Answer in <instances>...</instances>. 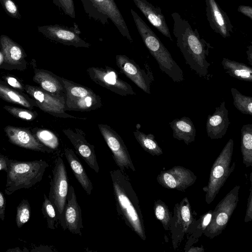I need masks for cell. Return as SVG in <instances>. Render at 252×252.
<instances>
[{
    "instance_id": "1",
    "label": "cell",
    "mask_w": 252,
    "mask_h": 252,
    "mask_svg": "<svg viewBox=\"0 0 252 252\" xmlns=\"http://www.w3.org/2000/svg\"><path fill=\"white\" fill-rule=\"evenodd\" d=\"M173 20V32L176 44L190 68L200 77L209 80L210 63L206 58L210 44L201 38L198 30L193 29L189 23L177 12L171 14Z\"/></svg>"
},
{
    "instance_id": "2",
    "label": "cell",
    "mask_w": 252,
    "mask_h": 252,
    "mask_svg": "<svg viewBox=\"0 0 252 252\" xmlns=\"http://www.w3.org/2000/svg\"><path fill=\"white\" fill-rule=\"evenodd\" d=\"M116 210L125 223L141 239L145 240L146 232L138 197L128 176L124 170H111Z\"/></svg>"
},
{
    "instance_id": "3",
    "label": "cell",
    "mask_w": 252,
    "mask_h": 252,
    "mask_svg": "<svg viewBox=\"0 0 252 252\" xmlns=\"http://www.w3.org/2000/svg\"><path fill=\"white\" fill-rule=\"evenodd\" d=\"M49 166L44 160L29 161L10 159L4 192L10 195L21 189H29L40 182Z\"/></svg>"
},
{
    "instance_id": "4",
    "label": "cell",
    "mask_w": 252,
    "mask_h": 252,
    "mask_svg": "<svg viewBox=\"0 0 252 252\" xmlns=\"http://www.w3.org/2000/svg\"><path fill=\"white\" fill-rule=\"evenodd\" d=\"M234 141L230 138L226 143L213 164L209 177L208 183L203 190L206 192L205 201L210 204L218 194L221 188L233 172L235 162L231 165Z\"/></svg>"
},
{
    "instance_id": "5",
    "label": "cell",
    "mask_w": 252,
    "mask_h": 252,
    "mask_svg": "<svg viewBox=\"0 0 252 252\" xmlns=\"http://www.w3.org/2000/svg\"><path fill=\"white\" fill-rule=\"evenodd\" d=\"M88 16L103 25L110 20L120 33L130 43L133 40L124 18L114 0H81Z\"/></svg>"
},
{
    "instance_id": "6",
    "label": "cell",
    "mask_w": 252,
    "mask_h": 252,
    "mask_svg": "<svg viewBox=\"0 0 252 252\" xmlns=\"http://www.w3.org/2000/svg\"><path fill=\"white\" fill-rule=\"evenodd\" d=\"M52 173L48 198L55 209L58 223L65 230L64 211L69 186L66 167L62 158L56 159Z\"/></svg>"
},
{
    "instance_id": "7",
    "label": "cell",
    "mask_w": 252,
    "mask_h": 252,
    "mask_svg": "<svg viewBox=\"0 0 252 252\" xmlns=\"http://www.w3.org/2000/svg\"><path fill=\"white\" fill-rule=\"evenodd\" d=\"M66 91L65 111H89L101 107V97L92 90L62 77Z\"/></svg>"
},
{
    "instance_id": "8",
    "label": "cell",
    "mask_w": 252,
    "mask_h": 252,
    "mask_svg": "<svg viewBox=\"0 0 252 252\" xmlns=\"http://www.w3.org/2000/svg\"><path fill=\"white\" fill-rule=\"evenodd\" d=\"M239 185L235 186L221 200L212 211L211 221L203 232L210 239L220 234L226 228L239 199Z\"/></svg>"
},
{
    "instance_id": "9",
    "label": "cell",
    "mask_w": 252,
    "mask_h": 252,
    "mask_svg": "<svg viewBox=\"0 0 252 252\" xmlns=\"http://www.w3.org/2000/svg\"><path fill=\"white\" fill-rule=\"evenodd\" d=\"M130 12L145 45L159 65V68H169L174 63L170 52L158 36L132 9Z\"/></svg>"
},
{
    "instance_id": "10",
    "label": "cell",
    "mask_w": 252,
    "mask_h": 252,
    "mask_svg": "<svg viewBox=\"0 0 252 252\" xmlns=\"http://www.w3.org/2000/svg\"><path fill=\"white\" fill-rule=\"evenodd\" d=\"M25 92L34 100L37 107L53 116L63 118L85 119L70 115L65 112V96L49 93L39 87L27 84Z\"/></svg>"
},
{
    "instance_id": "11",
    "label": "cell",
    "mask_w": 252,
    "mask_h": 252,
    "mask_svg": "<svg viewBox=\"0 0 252 252\" xmlns=\"http://www.w3.org/2000/svg\"><path fill=\"white\" fill-rule=\"evenodd\" d=\"M87 72L91 79L99 86L121 96L135 94L132 87L121 79L117 71L105 65L103 67H90Z\"/></svg>"
},
{
    "instance_id": "12",
    "label": "cell",
    "mask_w": 252,
    "mask_h": 252,
    "mask_svg": "<svg viewBox=\"0 0 252 252\" xmlns=\"http://www.w3.org/2000/svg\"><path fill=\"white\" fill-rule=\"evenodd\" d=\"M98 129L112 153L113 159L119 168L135 171L128 149L118 133L106 124H98Z\"/></svg>"
},
{
    "instance_id": "13",
    "label": "cell",
    "mask_w": 252,
    "mask_h": 252,
    "mask_svg": "<svg viewBox=\"0 0 252 252\" xmlns=\"http://www.w3.org/2000/svg\"><path fill=\"white\" fill-rule=\"evenodd\" d=\"M38 31L45 37L63 44L75 47L89 48L91 44L82 39L78 26L67 27L60 25L38 26Z\"/></svg>"
},
{
    "instance_id": "14",
    "label": "cell",
    "mask_w": 252,
    "mask_h": 252,
    "mask_svg": "<svg viewBox=\"0 0 252 252\" xmlns=\"http://www.w3.org/2000/svg\"><path fill=\"white\" fill-rule=\"evenodd\" d=\"M116 63L121 72L147 94H150L151 85L154 80L152 72L140 68L133 60L125 55H117Z\"/></svg>"
},
{
    "instance_id": "15",
    "label": "cell",
    "mask_w": 252,
    "mask_h": 252,
    "mask_svg": "<svg viewBox=\"0 0 252 252\" xmlns=\"http://www.w3.org/2000/svg\"><path fill=\"white\" fill-rule=\"evenodd\" d=\"M196 179L190 169L180 165L161 171L157 177V182L163 187L180 191L192 186Z\"/></svg>"
},
{
    "instance_id": "16",
    "label": "cell",
    "mask_w": 252,
    "mask_h": 252,
    "mask_svg": "<svg viewBox=\"0 0 252 252\" xmlns=\"http://www.w3.org/2000/svg\"><path fill=\"white\" fill-rule=\"evenodd\" d=\"M75 131L70 128L63 130V133L70 140L77 153L83 158L89 166L98 173L99 167L94 152V147L85 139L83 131L78 128Z\"/></svg>"
},
{
    "instance_id": "17",
    "label": "cell",
    "mask_w": 252,
    "mask_h": 252,
    "mask_svg": "<svg viewBox=\"0 0 252 252\" xmlns=\"http://www.w3.org/2000/svg\"><path fill=\"white\" fill-rule=\"evenodd\" d=\"M206 15L211 29L223 38L230 36L233 26L228 15L216 0H205Z\"/></svg>"
},
{
    "instance_id": "18",
    "label": "cell",
    "mask_w": 252,
    "mask_h": 252,
    "mask_svg": "<svg viewBox=\"0 0 252 252\" xmlns=\"http://www.w3.org/2000/svg\"><path fill=\"white\" fill-rule=\"evenodd\" d=\"M4 131L9 141L20 147L43 153L53 151L40 142L28 128L8 126L4 128Z\"/></svg>"
},
{
    "instance_id": "19",
    "label": "cell",
    "mask_w": 252,
    "mask_h": 252,
    "mask_svg": "<svg viewBox=\"0 0 252 252\" xmlns=\"http://www.w3.org/2000/svg\"><path fill=\"white\" fill-rule=\"evenodd\" d=\"M0 47L4 65L12 69H24L26 67L27 55L24 50L9 36L3 34L0 36Z\"/></svg>"
},
{
    "instance_id": "20",
    "label": "cell",
    "mask_w": 252,
    "mask_h": 252,
    "mask_svg": "<svg viewBox=\"0 0 252 252\" xmlns=\"http://www.w3.org/2000/svg\"><path fill=\"white\" fill-rule=\"evenodd\" d=\"M64 220L66 229L71 233L81 236L84 228L81 209L79 205L73 187L70 185L66 197Z\"/></svg>"
},
{
    "instance_id": "21",
    "label": "cell",
    "mask_w": 252,
    "mask_h": 252,
    "mask_svg": "<svg viewBox=\"0 0 252 252\" xmlns=\"http://www.w3.org/2000/svg\"><path fill=\"white\" fill-rule=\"evenodd\" d=\"M230 122L228 111L225 107V102L223 101L220 106L216 107L213 115H209L206 124L208 136L211 139L221 138L225 134Z\"/></svg>"
},
{
    "instance_id": "22",
    "label": "cell",
    "mask_w": 252,
    "mask_h": 252,
    "mask_svg": "<svg viewBox=\"0 0 252 252\" xmlns=\"http://www.w3.org/2000/svg\"><path fill=\"white\" fill-rule=\"evenodd\" d=\"M149 22L164 36L173 41L165 17L159 7H156L146 0H133Z\"/></svg>"
},
{
    "instance_id": "23",
    "label": "cell",
    "mask_w": 252,
    "mask_h": 252,
    "mask_svg": "<svg viewBox=\"0 0 252 252\" xmlns=\"http://www.w3.org/2000/svg\"><path fill=\"white\" fill-rule=\"evenodd\" d=\"M33 81L43 90L56 94H65L66 91L62 77L43 69L34 70Z\"/></svg>"
},
{
    "instance_id": "24",
    "label": "cell",
    "mask_w": 252,
    "mask_h": 252,
    "mask_svg": "<svg viewBox=\"0 0 252 252\" xmlns=\"http://www.w3.org/2000/svg\"><path fill=\"white\" fill-rule=\"evenodd\" d=\"M64 156L76 179L86 193L90 195L93 189V185L88 176L85 168L73 150L65 148Z\"/></svg>"
},
{
    "instance_id": "25",
    "label": "cell",
    "mask_w": 252,
    "mask_h": 252,
    "mask_svg": "<svg viewBox=\"0 0 252 252\" xmlns=\"http://www.w3.org/2000/svg\"><path fill=\"white\" fill-rule=\"evenodd\" d=\"M169 125L173 130L174 138L183 140L187 145L194 141L196 130L189 118L184 116L180 119H175Z\"/></svg>"
},
{
    "instance_id": "26",
    "label": "cell",
    "mask_w": 252,
    "mask_h": 252,
    "mask_svg": "<svg viewBox=\"0 0 252 252\" xmlns=\"http://www.w3.org/2000/svg\"><path fill=\"white\" fill-rule=\"evenodd\" d=\"M0 98L30 110L33 109L34 107H37L34 100L30 96L8 87L1 81H0Z\"/></svg>"
},
{
    "instance_id": "27",
    "label": "cell",
    "mask_w": 252,
    "mask_h": 252,
    "mask_svg": "<svg viewBox=\"0 0 252 252\" xmlns=\"http://www.w3.org/2000/svg\"><path fill=\"white\" fill-rule=\"evenodd\" d=\"M225 72L239 80L252 82V68L246 64L223 58L221 62Z\"/></svg>"
},
{
    "instance_id": "28",
    "label": "cell",
    "mask_w": 252,
    "mask_h": 252,
    "mask_svg": "<svg viewBox=\"0 0 252 252\" xmlns=\"http://www.w3.org/2000/svg\"><path fill=\"white\" fill-rule=\"evenodd\" d=\"M241 151L246 167L252 166V124H246L241 129Z\"/></svg>"
},
{
    "instance_id": "29",
    "label": "cell",
    "mask_w": 252,
    "mask_h": 252,
    "mask_svg": "<svg viewBox=\"0 0 252 252\" xmlns=\"http://www.w3.org/2000/svg\"><path fill=\"white\" fill-rule=\"evenodd\" d=\"M177 223L180 224L184 232H186L192 224L193 219L189 202L187 197H184L179 204H176Z\"/></svg>"
},
{
    "instance_id": "30",
    "label": "cell",
    "mask_w": 252,
    "mask_h": 252,
    "mask_svg": "<svg viewBox=\"0 0 252 252\" xmlns=\"http://www.w3.org/2000/svg\"><path fill=\"white\" fill-rule=\"evenodd\" d=\"M134 136L141 147L152 156H159L163 154L162 149L155 140L152 134H145L136 129L133 131Z\"/></svg>"
},
{
    "instance_id": "31",
    "label": "cell",
    "mask_w": 252,
    "mask_h": 252,
    "mask_svg": "<svg viewBox=\"0 0 252 252\" xmlns=\"http://www.w3.org/2000/svg\"><path fill=\"white\" fill-rule=\"evenodd\" d=\"M234 106L243 114L252 116V97L241 94L234 88L231 89Z\"/></svg>"
},
{
    "instance_id": "32",
    "label": "cell",
    "mask_w": 252,
    "mask_h": 252,
    "mask_svg": "<svg viewBox=\"0 0 252 252\" xmlns=\"http://www.w3.org/2000/svg\"><path fill=\"white\" fill-rule=\"evenodd\" d=\"M154 214L162 224L164 229H170L172 217L167 206L161 200L155 201L154 206Z\"/></svg>"
},
{
    "instance_id": "33",
    "label": "cell",
    "mask_w": 252,
    "mask_h": 252,
    "mask_svg": "<svg viewBox=\"0 0 252 252\" xmlns=\"http://www.w3.org/2000/svg\"><path fill=\"white\" fill-rule=\"evenodd\" d=\"M32 133L40 142L49 148L54 150L58 148V139L52 132L46 129H34Z\"/></svg>"
},
{
    "instance_id": "34",
    "label": "cell",
    "mask_w": 252,
    "mask_h": 252,
    "mask_svg": "<svg viewBox=\"0 0 252 252\" xmlns=\"http://www.w3.org/2000/svg\"><path fill=\"white\" fill-rule=\"evenodd\" d=\"M41 210L44 218L46 219L48 228L51 229H55L56 222L58 224L56 212L54 206L45 194Z\"/></svg>"
},
{
    "instance_id": "35",
    "label": "cell",
    "mask_w": 252,
    "mask_h": 252,
    "mask_svg": "<svg viewBox=\"0 0 252 252\" xmlns=\"http://www.w3.org/2000/svg\"><path fill=\"white\" fill-rule=\"evenodd\" d=\"M31 209L28 200L23 199L16 208V224L20 228L30 218Z\"/></svg>"
},
{
    "instance_id": "36",
    "label": "cell",
    "mask_w": 252,
    "mask_h": 252,
    "mask_svg": "<svg viewBox=\"0 0 252 252\" xmlns=\"http://www.w3.org/2000/svg\"><path fill=\"white\" fill-rule=\"evenodd\" d=\"M3 109L13 116L25 121H33L36 118V112L27 108H18L12 106L4 105Z\"/></svg>"
},
{
    "instance_id": "37",
    "label": "cell",
    "mask_w": 252,
    "mask_h": 252,
    "mask_svg": "<svg viewBox=\"0 0 252 252\" xmlns=\"http://www.w3.org/2000/svg\"><path fill=\"white\" fill-rule=\"evenodd\" d=\"M53 3L65 15L75 18V13L73 0H52Z\"/></svg>"
},
{
    "instance_id": "38",
    "label": "cell",
    "mask_w": 252,
    "mask_h": 252,
    "mask_svg": "<svg viewBox=\"0 0 252 252\" xmlns=\"http://www.w3.org/2000/svg\"><path fill=\"white\" fill-rule=\"evenodd\" d=\"M0 3L9 16L18 20L21 19L18 7L13 0H0Z\"/></svg>"
},
{
    "instance_id": "39",
    "label": "cell",
    "mask_w": 252,
    "mask_h": 252,
    "mask_svg": "<svg viewBox=\"0 0 252 252\" xmlns=\"http://www.w3.org/2000/svg\"><path fill=\"white\" fill-rule=\"evenodd\" d=\"M4 81L13 89L24 93L25 91L24 87L15 77L11 76H3Z\"/></svg>"
},
{
    "instance_id": "40",
    "label": "cell",
    "mask_w": 252,
    "mask_h": 252,
    "mask_svg": "<svg viewBox=\"0 0 252 252\" xmlns=\"http://www.w3.org/2000/svg\"><path fill=\"white\" fill-rule=\"evenodd\" d=\"M244 221L248 222L252 220V189H250V194L248 199L247 208Z\"/></svg>"
},
{
    "instance_id": "41",
    "label": "cell",
    "mask_w": 252,
    "mask_h": 252,
    "mask_svg": "<svg viewBox=\"0 0 252 252\" xmlns=\"http://www.w3.org/2000/svg\"><path fill=\"white\" fill-rule=\"evenodd\" d=\"M6 199L4 194L0 191V219L3 221L5 218Z\"/></svg>"
},
{
    "instance_id": "42",
    "label": "cell",
    "mask_w": 252,
    "mask_h": 252,
    "mask_svg": "<svg viewBox=\"0 0 252 252\" xmlns=\"http://www.w3.org/2000/svg\"><path fill=\"white\" fill-rule=\"evenodd\" d=\"M212 211L210 210L203 216L201 222V228L203 231H204V230L210 223L212 218Z\"/></svg>"
},
{
    "instance_id": "43",
    "label": "cell",
    "mask_w": 252,
    "mask_h": 252,
    "mask_svg": "<svg viewBox=\"0 0 252 252\" xmlns=\"http://www.w3.org/2000/svg\"><path fill=\"white\" fill-rule=\"evenodd\" d=\"M9 160L7 157L0 154V171L7 172L9 169Z\"/></svg>"
},
{
    "instance_id": "44",
    "label": "cell",
    "mask_w": 252,
    "mask_h": 252,
    "mask_svg": "<svg viewBox=\"0 0 252 252\" xmlns=\"http://www.w3.org/2000/svg\"><path fill=\"white\" fill-rule=\"evenodd\" d=\"M238 11L252 20V7L250 6L240 5Z\"/></svg>"
},
{
    "instance_id": "45",
    "label": "cell",
    "mask_w": 252,
    "mask_h": 252,
    "mask_svg": "<svg viewBox=\"0 0 252 252\" xmlns=\"http://www.w3.org/2000/svg\"><path fill=\"white\" fill-rule=\"evenodd\" d=\"M248 50L246 53L248 55V60L251 65H252V46L250 45L247 47Z\"/></svg>"
},
{
    "instance_id": "46",
    "label": "cell",
    "mask_w": 252,
    "mask_h": 252,
    "mask_svg": "<svg viewBox=\"0 0 252 252\" xmlns=\"http://www.w3.org/2000/svg\"><path fill=\"white\" fill-rule=\"evenodd\" d=\"M204 249L203 248H199V247H193L190 248L188 252H204Z\"/></svg>"
}]
</instances>
